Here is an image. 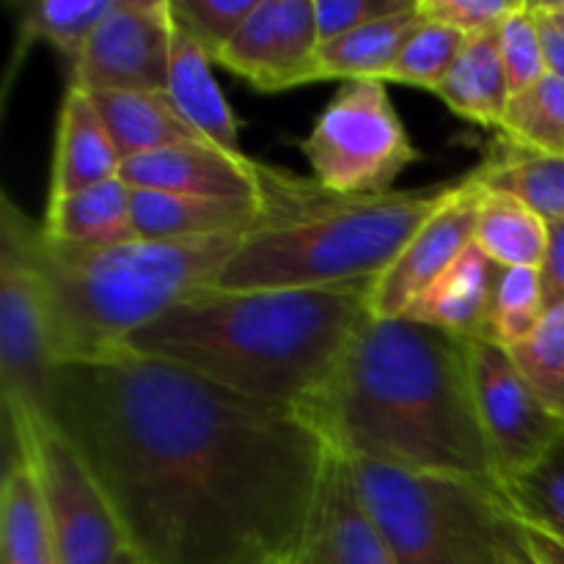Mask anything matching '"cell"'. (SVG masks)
Returning a JSON list of instances; mask_svg holds the SVG:
<instances>
[{
	"label": "cell",
	"mask_w": 564,
	"mask_h": 564,
	"mask_svg": "<svg viewBox=\"0 0 564 564\" xmlns=\"http://www.w3.org/2000/svg\"><path fill=\"white\" fill-rule=\"evenodd\" d=\"M33 220L0 196V391L6 433H20L47 419L53 347L36 270L28 253Z\"/></svg>",
	"instance_id": "8"
},
{
	"label": "cell",
	"mask_w": 564,
	"mask_h": 564,
	"mask_svg": "<svg viewBox=\"0 0 564 564\" xmlns=\"http://www.w3.org/2000/svg\"><path fill=\"white\" fill-rule=\"evenodd\" d=\"M242 564H295V554H259Z\"/></svg>",
	"instance_id": "40"
},
{
	"label": "cell",
	"mask_w": 564,
	"mask_h": 564,
	"mask_svg": "<svg viewBox=\"0 0 564 564\" xmlns=\"http://www.w3.org/2000/svg\"><path fill=\"white\" fill-rule=\"evenodd\" d=\"M47 422L149 564L297 554L330 452L295 408L127 350L55 364Z\"/></svg>",
	"instance_id": "1"
},
{
	"label": "cell",
	"mask_w": 564,
	"mask_h": 564,
	"mask_svg": "<svg viewBox=\"0 0 564 564\" xmlns=\"http://www.w3.org/2000/svg\"><path fill=\"white\" fill-rule=\"evenodd\" d=\"M466 345L479 424L507 490L562 438L564 419L523 378L507 347L488 336Z\"/></svg>",
	"instance_id": "10"
},
{
	"label": "cell",
	"mask_w": 564,
	"mask_h": 564,
	"mask_svg": "<svg viewBox=\"0 0 564 564\" xmlns=\"http://www.w3.org/2000/svg\"><path fill=\"white\" fill-rule=\"evenodd\" d=\"M510 356L523 378L564 419V301L545 312L527 341L510 347Z\"/></svg>",
	"instance_id": "32"
},
{
	"label": "cell",
	"mask_w": 564,
	"mask_h": 564,
	"mask_svg": "<svg viewBox=\"0 0 564 564\" xmlns=\"http://www.w3.org/2000/svg\"><path fill=\"white\" fill-rule=\"evenodd\" d=\"M540 17V36H543V50H545V64H549V75H556L564 80V33L562 28L551 20L549 14L534 6Z\"/></svg>",
	"instance_id": "38"
},
{
	"label": "cell",
	"mask_w": 564,
	"mask_h": 564,
	"mask_svg": "<svg viewBox=\"0 0 564 564\" xmlns=\"http://www.w3.org/2000/svg\"><path fill=\"white\" fill-rule=\"evenodd\" d=\"M319 185L336 193H389L422 154L383 80H345L301 141Z\"/></svg>",
	"instance_id": "7"
},
{
	"label": "cell",
	"mask_w": 564,
	"mask_h": 564,
	"mask_svg": "<svg viewBox=\"0 0 564 564\" xmlns=\"http://www.w3.org/2000/svg\"><path fill=\"white\" fill-rule=\"evenodd\" d=\"M501 268L477 246L466 248L422 295L416 297L405 317L433 325L457 339L488 336L490 306L499 284Z\"/></svg>",
	"instance_id": "17"
},
{
	"label": "cell",
	"mask_w": 564,
	"mask_h": 564,
	"mask_svg": "<svg viewBox=\"0 0 564 564\" xmlns=\"http://www.w3.org/2000/svg\"><path fill=\"white\" fill-rule=\"evenodd\" d=\"M113 564H149L147 560H143L141 554H138L135 549H130V545H124V549L119 551V556H116Z\"/></svg>",
	"instance_id": "41"
},
{
	"label": "cell",
	"mask_w": 564,
	"mask_h": 564,
	"mask_svg": "<svg viewBox=\"0 0 564 564\" xmlns=\"http://www.w3.org/2000/svg\"><path fill=\"white\" fill-rule=\"evenodd\" d=\"M215 64L262 94L323 80L314 0H257Z\"/></svg>",
	"instance_id": "12"
},
{
	"label": "cell",
	"mask_w": 564,
	"mask_h": 564,
	"mask_svg": "<svg viewBox=\"0 0 564 564\" xmlns=\"http://www.w3.org/2000/svg\"><path fill=\"white\" fill-rule=\"evenodd\" d=\"M468 39L452 28L438 25V22L422 20V25L413 31L408 44L402 47L400 58L391 66L386 83H400V86L424 88V91H438L444 77L455 66L457 55Z\"/></svg>",
	"instance_id": "31"
},
{
	"label": "cell",
	"mask_w": 564,
	"mask_h": 564,
	"mask_svg": "<svg viewBox=\"0 0 564 564\" xmlns=\"http://www.w3.org/2000/svg\"><path fill=\"white\" fill-rule=\"evenodd\" d=\"M6 449L28 457L42 490L58 564H113L127 540L108 496L75 446L47 422L6 433Z\"/></svg>",
	"instance_id": "9"
},
{
	"label": "cell",
	"mask_w": 564,
	"mask_h": 564,
	"mask_svg": "<svg viewBox=\"0 0 564 564\" xmlns=\"http://www.w3.org/2000/svg\"><path fill=\"white\" fill-rule=\"evenodd\" d=\"M257 171V220L215 279L220 290H308L378 279L457 185L336 193L279 165L259 163Z\"/></svg>",
	"instance_id": "4"
},
{
	"label": "cell",
	"mask_w": 564,
	"mask_h": 564,
	"mask_svg": "<svg viewBox=\"0 0 564 564\" xmlns=\"http://www.w3.org/2000/svg\"><path fill=\"white\" fill-rule=\"evenodd\" d=\"M113 6L116 0H28L20 11V50L47 42L72 66Z\"/></svg>",
	"instance_id": "27"
},
{
	"label": "cell",
	"mask_w": 564,
	"mask_h": 564,
	"mask_svg": "<svg viewBox=\"0 0 564 564\" xmlns=\"http://www.w3.org/2000/svg\"><path fill=\"white\" fill-rule=\"evenodd\" d=\"M347 466L400 564H538L532 527L501 485L350 457Z\"/></svg>",
	"instance_id": "6"
},
{
	"label": "cell",
	"mask_w": 564,
	"mask_h": 564,
	"mask_svg": "<svg viewBox=\"0 0 564 564\" xmlns=\"http://www.w3.org/2000/svg\"><path fill=\"white\" fill-rule=\"evenodd\" d=\"M416 0H314L319 47L356 28L413 9Z\"/></svg>",
	"instance_id": "36"
},
{
	"label": "cell",
	"mask_w": 564,
	"mask_h": 564,
	"mask_svg": "<svg viewBox=\"0 0 564 564\" xmlns=\"http://www.w3.org/2000/svg\"><path fill=\"white\" fill-rule=\"evenodd\" d=\"M295 564H400L352 482L347 457L334 449L328 452Z\"/></svg>",
	"instance_id": "14"
},
{
	"label": "cell",
	"mask_w": 564,
	"mask_h": 564,
	"mask_svg": "<svg viewBox=\"0 0 564 564\" xmlns=\"http://www.w3.org/2000/svg\"><path fill=\"white\" fill-rule=\"evenodd\" d=\"M165 97L204 141L229 149V152H242L240 124H237L229 99L215 80L213 61L182 28H176V22Z\"/></svg>",
	"instance_id": "18"
},
{
	"label": "cell",
	"mask_w": 564,
	"mask_h": 564,
	"mask_svg": "<svg viewBox=\"0 0 564 564\" xmlns=\"http://www.w3.org/2000/svg\"><path fill=\"white\" fill-rule=\"evenodd\" d=\"M479 185L512 193L549 224L564 220V154H545L496 138L488 158L474 169Z\"/></svg>",
	"instance_id": "24"
},
{
	"label": "cell",
	"mask_w": 564,
	"mask_h": 564,
	"mask_svg": "<svg viewBox=\"0 0 564 564\" xmlns=\"http://www.w3.org/2000/svg\"><path fill=\"white\" fill-rule=\"evenodd\" d=\"M534 6H538V9H540V11H543V14H549V17H551V20H554V22H556V25H560V28H562V33H564V14H560V11H551V9H545V6H543V3H540V0H538V3H534Z\"/></svg>",
	"instance_id": "42"
},
{
	"label": "cell",
	"mask_w": 564,
	"mask_h": 564,
	"mask_svg": "<svg viewBox=\"0 0 564 564\" xmlns=\"http://www.w3.org/2000/svg\"><path fill=\"white\" fill-rule=\"evenodd\" d=\"M474 242L499 268H543L549 251V220L512 193L485 187Z\"/></svg>",
	"instance_id": "26"
},
{
	"label": "cell",
	"mask_w": 564,
	"mask_h": 564,
	"mask_svg": "<svg viewBox=\"0 0 564 564\" xmlns=\"http://www.w3.org/2000/svg\"><path fill=\"white\" fill-rule=\"evenodd\" d=\"M295 411L350 460L501 485L466 339L433 325L369 312L325 383Z\"/></svg>",
	"instance_id": "2"
},
{
	"label": "cell",
	"mask_w": 564,
	"mask_h": 564,
	"mask_svg": "<svg viewBox=\"0 0 564 564\" xmlns=\"http://www.w3.org/2000/svg\"><path fill=\"white\" fill-rule=\"evenodd\" d=\"M422 25L416 6L402 14L369 22L345 36L319 47V75L323 80H383L400 58L413 31Z\"/></svg>",
	"instance_id": "25"
},
{
	"label": "cell",
	"mask_w": 564,
	"mask_h": 564,
	"mask_svg": "<svg viewBox=\"0 0 564 564\" xmlns=\"http://www.w3.org/2000/svg\"><path fill=\"white\" fill-rule=\"evenodd\" d=\"M246 231L80 248L28 229L55 364L99 361L202 286H213Z\"/></svg>",
	"instance_id": "5"
},
{
	"label": "cell",
	"mask_w": 564,
	"mask_h": 564,
	"mask_svg": "<svg viewBox=\"0 0 564 564\" xmlns=\"http://www.w3.org/2000/svg\"><path fill=\"white\" fill-rule=\"evenodd\" d=\"M523 0H416L422 20L452 28L466 39L488 36L518 11Z\"/></svg>",
	"instance_id": "35"
},
{
	"label": "cell",
	"mask_w": 564,
	"mask_h": 564,
	"mask_svg": "<svg viewBox=\"0 0 564 564\" xmlns=\"http://www.w3.org/2000/svg\"><path fill=\"white\" fill-rule=\"evenodd\" d=\"M108 124L110 138L119 149L121 160L138 154L160 152L180 143L204 141L171 105L165 94L149 91H108L91 94Z\"/></svg>",
	"instance_id": "22"
},
{
	"label": "cell",
	"mask_w": 564,
	"mask_h": 564,
	"mask_svg": "<svg viewBox=\"0 0 564 564\" xmlns=\"http://www.w3.org/2000/svg\"><path fill=\"white\" fill-rule=\"evenodd\" d=\"M499 138L545 154H564V80L545 75L507 105Z\"/></svg>",
	"instance_id": "28"
},
{
	"label": "cell",
	"mask_w": 564,
	"mask_h": 564,
	"mask_svg": "<svg viewBox=\"0 0 564 564\" xmlns=\"http://www.w3.org/2000/svg\"><path fill=\"white\" fill-rule=\"evenodd\" d=\"M496 44H499L512 97L529 91L534 83L549 75L543 36H540V17L529 0H523L516 14L501 22V28L496 31Z\"/></svg>",
	"instance_id": "33"
},
{
	"label": "cell",
	"mask_w": 564,
	"mask_h": 564,
	"mask_svg": "<svg viewBox=\"0 0 564 564\" xmlns=\"http://www.w3.org/2000/svg\"><path fill=\"white\" fill-rule=\"evenodd\" d=\"M540 273H543L545 312H549L551 306L564 301V220L549 224V251Z\"/></svg>",
	"instance_id": "37"
},
{
	"label": "cell",
	"mask_w": 564,
	"mask_h": 564,
	"mask_svg": "<svg viewBox=\"0 0 564 564\" xmlns=\"http://www.w3.org/2000/svg\"><path fill=\"white\" fill-rule=\"evenodd\" d=\"M121 163L124 160L110 138L91 91L69 83L55 127L50 198L69 196L99 182L116 180L121 174Z\"/></svg>",
	"instance_id": "16"
},
{
	"label": "cell",
	"mask_w": 564,
	"mask_h": 564,
	"mask_svg": "<svg viewBox=\"0 0 564 564\" xmlns=\"http://www.w3.org/2000/svg\"><path fill=\"white\" fill-rule=\"evenodd\" d=\"M507 496L529 527L564 543V435L523 477L507 485Z\"/></svg>",
	"instance_id": "30"
},
{
	"label": "cell",
	"mask_w": 564,
	"mask_h": 564,
	"mask_svg": "<svg viewBox=\"0 0 564 564\" xmlns=\"http://www.w3.org/2000/svg\"><path fill=\"white\" fill-rule=\"evenodd\" d=\"M375 279L308 290L202 286L127 339L124 350L196 372L270 405L306 402L372 306Z\"/></svg>",
	"instance_id": "3"
},
{
	"label": "cell",
	"mask_w": 564,
	"mask_h": 564,
	"mask_svg": "<svg viewBox=\"0 0 564 564\" xmlns=\"http://www.w3.org/2000/svg\"><path fill=\"white\" fill-rule=\"evenodd\" d=\"M435 94L460 119L499 130L512 94L505 64H501L499 44H496V33L468 39Z\"/></svg>",
	"instance_id": "23"
},
{
	"label": "cell",
	"mask_w": 564,
	"mask_h": 564,
	"mask_svg": "<svg viewBox=\"0 0 564 564\" xmlns=\"http://www.w3.org/2000/svg\"><path fill=\"white\" fill-rule=\"evenodd\" d=\"M253 6L257 0H171V17L215 64L246 25Z\"/></svg>",
	"instance_id": "34"
},
{
	"label": "cell",
	"mask_w": 564,
	"mask_h": 564,
	"mask_svg": "<svg viewBox=\"0 0 564 564\" xmlns=\"http://www.w3.org/2000/svg\"><path fill=\"white\" fill-rule=\"evenodd\" d=\"M257 213L259 202L132 191V226L138 240H193L246 231L257 220Z\"/></svg>",
	"instance_id": "20"
},
{
	"label": "cell",
	"mask_w": 564,
	"mask_h": 564,
	"mask_svg": "<svg viewBox=\"0 0 564 564\" xmlns=\"http://www.w3.org/2000/svg\"><path fill=\"white\" fill-rule=\"evenodd\" d=\"M0 564H58L36 474L14 449H6L0 482Z\"/></svg>",
	"instance_id": "21"
},
{
	"label": "cell",
	"mask_w": 564,
	"mask_h": 564,
	"mask_svg": "<svg viewBox=\"0 0 564 564\" xmlns=\"http://www.w3.org/2000/svg\"><path fill=\"white\" fill-rule=\"evenodd\" d=\"M545 317V292L540 268H501L488 319V339L501 347L527 341Z\"/></svg>",
	"instance_id": "29"
},
{
	"label": "cell",
	"mask_w": 564,
	"mask_h": 564,
	"mask_svg": "<svg viewBox=\"0 0 564 564\" xmlns=\"http://www.w3.org/2000/svg\"><path fill=\"white\" fill-rule=\"evenodd\" d=\"M257 165V160L246 152H229L209 141H193L124 160L119 176L132 191L259 202Z\"/></svg>",
	"instance_id": "15"
},
{
	"label": "cell",
	"mask_w": 564,
	"mask_h": 564,
	"mask_svg": "<svg viewBox=\"0 0 564 564\" xmlns=\"http://www.w3.org/2000/svg\"><path fill=\"white\" fill-rule=\"evenodd\" d=\"M534 538V554H538V564H564V543L562 540L551 538V534L538 532L532 529Z\"/></svg>",
	"instance_id": "39"
},
{
	"label": "cell",
	"mask_w": 564,
	"mask_h": 564,
	"mask_svg": "<svg viewBox=\"0 0 564 564\" xmlns=\"http://www.w3.org/2000/svg\"><path fill=\"white\" fill-rule=\"evenodd\" d=\"M540 3H543L545 9H551V11H560V14H564V0H540Z\"/></svg>",
	"instance_id": "43"
},
{
	"label": "cell",
	"mask_w": 564,
	"mask_h": 564,
	"mask_svg": "<svg viewBox=\"0 0 564 564\" xmlns=\"http://www.w3.org/2000/svg\"><path fill=\"white\" fill-rule=\"evenodd\" d=\"M482 196L485 187L479 185L474 171L457 180L444 204L424 220L422 229L408 240L394 262L375 279L369 306L372 317H405L416 297L471 246Z\"/></svg>",
	"instance_id": "13"
},
{
	"label": "cell",
	"mask_w": 564,
	"mask_h": 564,
	"mask_svg": "<svg viewBox=\"0 0 564 564\" xmlns=\"http://www.w3.org/2000/svg\"><path fill=\"white\" fill-rule=\"evenodd\" d=\"M39 226L47 240L64 246L108 248L138 240L132 226V187L116 176L86 191L50 198Z\"/></svg>",
	"instance_id": "19"
},
{
	"label": "cell",
	"mask_w": 564,
	"mask_h": 564,
	"mask_svg": "<svg viewBox=\"0 0 564 564\" xmlns=\"http://www.w3.org/2000/svg\"><path fill=\"white\" fill-rule=\"evenodd\" d=\"M171 44V0H116L72 64L69 83L91 94H165Z\"/></svg>",
	"instance_id": "11"
}]
</instances>
